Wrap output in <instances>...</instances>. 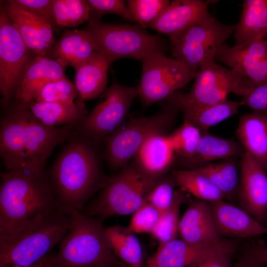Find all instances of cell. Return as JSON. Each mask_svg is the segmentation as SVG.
<instances>
[{
    "label": "cell",
    "instance_id": "cell-38",
    "mask_svg": "<svg viewBox=\"0 0 267 267\" xmlns=\"http://www.w3.org/2000/svg\"><path fill=\"white\" fill-rule=\"evenodd\" d=\"M173 176L172 178L162 177L150 188L146 196L147 203L160 212L168 209L172 205L178 190Z\"/></svg>",
    "mask_w": 267,
    "mask_h": 267
},
{
    "label": "cell",
    "instance_id": "cell-32",
    "mask_svg": "<svg viewBox=\"0 0 267 267\" xmlns=\"http://www.w3.org/2000/svg\"><path fill=\"white\" fill-rule=\"evenodd\" d=\"M172 176L179 189L197 199L212 202L225 200L221 190L204 175L195 169H179Z\"/></svg>",
    "mask_w": 267,
    "mask_h": 267
},
{
    "label": "cell",
    "instance_id": "cell-17",
    "mask_svg": "<svg viewBox=\"0 0 267 267\" xmlns=\"http://www.w3.org/2000/svg\"><path fill=\"white\" fill-rule=\"evenodd\" d=\"M211 15L207 2L201 0H175L149 26L168 36L172 43L192 26Z\"/></svg>",
    "mask_w": 267,
    "mask_h": 267
},
{
    "label": "cell",
    "instance_id": "cell-3",
    "mask_svg": "<svg viewBox=\"0 0 267 267\" xmlns=\"http://www.w3.org/2000/svg\"><path fill=\"white\" fill-rule=\"evenodd\" d=\"M89 141L75 130L46 173L58 212L70 215L74 211L81 212L105 179L97 154Z\"/></svg>",
    "mask_w": 267,
    "mask_h": 267
},
{
    "label": "cell",
    "instance_id": "cell-44",
    "mask_svg": "<svg viewBox=\"0 0 267 267\" xmlns=\"http://www.w3.org/2000/svg\"><path fill=\"white\" fill-rule=\"evenodd\" d=\"M232 267H265V266L246 250Z\"/></svg>",
    "mask_w": 267,
    "mask_h": 267
},
{
    "label": "cell",
    "instance_id": "cell-18",
    "mask_svg": "<svg viewBox=\"0 0 267 267\" xmlns=\"http://www.w3.org/2000/svg\"><path fill=\"white\" fill-rule=\"evenodd\" d=\"M211 204L215 227L221 237L246 238L267 234V227L240 207L225 200Z\"/></svg>",
    "mask_w": 267,
    "mask_h": 267
},
{
    "label": "cell",
    "instance_id": "cell-39",
    "mask_svg": "<svg viewBox=\"0 0 267 267\" xmlns=\"http://www.w3.org/2000/svg\"><path fill=\"white\" fill-rule=\"evenodd\" d=\"M161 212L146 203L133 214L128 228L136 233H150L155 226Z\"/></svg>",
    "mask_w": 267,
    "mask_h": 267
},
{
    "label": "cell",
    "instance_id": "cell-37",
    "mask_svg": "<svg viewBox=\"0 0 267 267\" xmlns=\"http://www.w3.org/2000/svg\"><path fill=\"white\" fill-rule=\"evenodd\" d=\"M77 96L75 85L66 76L47 83L35 101L44 103L72 102Z\"/></svg>",
    "mask_w": 267,
    "mask_h": 267
},
{
    "label": "cell",
    "instance_id": "cell-14",
    "mask_svg": "<svg viewBox=\"0 0 267 267\" xmlns=\"http://www.w3.org/2000/svg\"><path fill=\"white\" fill-rule=\"evenodd\" d=\"M235 240L222 238L213 241L190 243L175 239L159 245L157 251L146 262L145 267H188L212 258L236 252Z\"/></svg>",
    "mask_w": 267,
    "mask_h": 267
},
{
    "label": "cell",
    "instance_id": "cell-28",
    "mask_svg": "<svg viewBox=\"0 0 267 267\" xmlns=\"http://www.w3.org/2000/svg\"><path fill=\"white\" fill-rule=\"evenodd\" d=\"M33 114L41 122L52 127L74 125L88 114L84 102L78 99L72 102H37L27 105Z\"/></svg>",
    "mask_w": 267,
    "mask_h": 267
},
{
    "label": "cell",
    "instance_id": "cell-49",
    "mask_svg": "<svg viewBox=\"0 0 267 267\" xmlns=\"http://www.w3.org/2000/svg\"><path fill=\"white\" fill-rule=\"evenodd\" d=\"M128 267L125 266V267ZM143 267H145V266H144Z\"/></svg>",
    "mask_w": 267,
    "mask_h": 267
},
{
    "label": "cell",
    "instance_id": "cell-29",
    "mask_svg": "<svg viewBox=\"0 0 267 267\" xmlns=\"http://www.w3.org/2000/svg\"><path fill=\"white\" fill-rule=\"evenodd\" d=\"M108 244L115 256L128 267L145 266L141 244L128 227L114 225L105 228Z\"/></svg>",
    "mask_w": 267,
    "mask_h": 267
},
{
    "label": "cell",
    "instance_id": "cell-41",
    "mask_svg": "<svg viewBox=\"0 0 267 267\" xmlns=\"http://www.w3.org/2000/svg\"><path fill=\"white\" fill-rule=\"evenodd\" d=\"M54 0H10L13 5L49 21L54 24L52 16V5Z\"/></svg>",
    "mask_w": 267,
    "mask_h": 267
},
{
    "label": "cell",
    "instance_id": "cell-26",
    "mask_svg": "<svg viewBox=\"0 0 267 267\" xmlns=\"http://www.w3.org/2000/svg\"><path fill=\"white\" fill-rule=\"evenodd\" d=\"M201 137L193 155L184 160L185 164L196 168L213 161L231 158L241 157L245 151L239 143L234 140L211 135L202 131Z\"/></svg>",
    "mask_w": 267,
    "mask_h": 267
},
{
    "label": "cell",
    "instance_id": "cell-45",
    "mask_svg": "<svg viewBox=\"0 0 267 267\" xmlns=\"http://www.w3.org/2000/svg\"><path fill=\"white\" fill-rule=\"evenodd\" d=\"M246 250L261 262L265 267H267V246L258 243L250 245Z\"/></svg>",
    "mask_w": 267,
    "mask_h": 267
},
{
    "label": "cell",
    "instance_id": "cell-2",
    "mask_svg": "<svg viewBox=\"0 0 267 267\" xmlns=\"http://www.w3.org/2000/svg\"><path fill=\"white\" fill-rule=\"evenodd\" d=\"M56 211L55 195L46 173L0 174V246L15 241Z\"/></svg>",
    "mask_w": 267,
    "mask_h": 267
},
{
    "label": "cell",
    "instance_id": "cell-7",
    "mask_svg": "<svg viewBox=\"0 0 267 267\" xmlns=\"http://www.w3.org/2000/svg\"><path fill=\"white\" fill-rule=\"evenodd\" d=\"M156 181L144 177L133 165L126 166L105 178L99 194L84 214L103 220L133 214L147 203V193Z\"/></svg>",
    "mask_w": 267,
    "mask_h": 267
},
{
    "label": "cell",
    "instance_id": "cell-21",
    "mask_svg": "<svg viewBox=\"0 0 267 267\" xmlns=\"http://www.w3.org/2000/svg\"><path fill=\"white\" fill-rule=\"evenodd\" d=\"M175 153L164 134L154 135L139 148L134 157V168L149 179L163 177L173 164Z\"/></svg>",
    "mask_w": 267,
    "mask_h": 267
},
{
    "label": "cell",
    "instance_id": "cell-34",
    "mask_svg": "<svg viewBox=\"0 0 267 267\" xmlns=\"http://www.w3.org/2000/svg\"><path fill=\"white\" fill-rule=\"evenodd\" d=\"M180 189L177 190L173 203L165 211L161 212L159 219L151 233L159 243L164 244L177 239L178 235L179 211L184 200V193Z\"/></svg>",
    "mask_w": 267,
    "mask_h": 267
},
{
    "label": "cell",
    "instance_id": "cell-10",
    "mask_svg": "<svg viewBox=\"0 0 267 267\" xmlns=\"http://www.w3.org/2000/svg\"><path fill=\"white\" fill-rule=\"evenodd\" d=\"M137 96V87L123 86L114 79L101 94L100 101L74 125L76 131L95 144L100 142L124 123Z\"/></svg>",
    "mask_w": 267,
    "mask_h": 267
},
{
    "label": "cell",
    "instance_id": "cell-22",
    "mask_svg": "<svg viewBox=\"0 0 267 267\" xmlns=\"http://www.w3.org/2000/svg\"><path fill=\"white\" fill-rule=\"evenodd\" d=\"M179 239L190 243L219 240L214 222L211 202L196 199L188 206L180 218Z\"/></svg>",
    "mask_w": 267,
    "mask_h": 267
},
{
    "label": "cell",
    "instance_id": "cell-9",
    "mask_svg": "<svg viewBox=\"0 0 267 267\" xmlns=\"http://www.w3.org/2000/svg\"><path fill=\"white\" fill-rule=\"evenodd\" d=\"M70 215L57 211L11 243L0 246V265L30 266L39 262L67 232Z\"/></svg>",
    "mask_w": 267,
    "mask_h": 267
},
{
    "label": "cell",
    "instance_id": "cell-16",
    "mask_svg": "<svg viewBox=\"0 0 267 267\" xmlns=\"http://www.w3.org/2000/svg\"><path fill=\"white\" fill-rule=\"evenodd\" d=\"M237 199L239 207L265 226L267 222V173L245 152L240 163Z\"/></svg>",
    "mask_w": 267,
    "mask_h": 267
},
{
    "label": "cell",
    "instance_id": "cell-5",
    "mask_svg": "<svg viewBox=\"0 0 267 267\" xmlns=\"http://www.w3.org/2000/svg\"><path fill=\"white\" fill-rule=\"evenodd\" d=\"M85 30L96 50L105 57L110 65L120 58L142 61L151 54L164 53V39L148 33L140 26L108 23L90 16Z\"/></svg>",
    "mask_w": 267,
    "mask_h": 267
},
{
    "label": "cell",
    "instance_id": "cell-36",
    "mask_svg": "<svg viewBox=\"0 0 267 267\" xmlns=\"http://www.w3.org/2000/svg\"><path fill=\"white\" fill-rule=\"evenodd\" d=\"M170 2L168 0H129L126 3L134 21L145 29L148 28Z\"/></svg>",
    "mask_w": 267,
    "mask_h": 267
},
{
    "label": "cell",
    "instance_id": "cell-31",
    "mask_svg": "<svg viewBox=\"0 0 267 267\" xmlns=\"http://www.w3.org/2000/svg\"><path fill=\"white\" fill-rule=\"evenodd\" d=\"M241 105V101L226 99L211 105L182 108L178 111L182 113L184 121L193 124L202 131H207L211 127L237 114Z\"/></svg>",
    "mask_w": 267,
    "mask_h": 267
},
{
    "label": "cell",
    "instance_id": "cell-40",
    "mask_svg": "<svg viewBox=\"0 0 267 267\" xmlns=\"http://www.w3.org/2000/svg\"><path fill=\"white\" fill-rule=\"evenodd\" d=\"M91 11H94L99 17L104 14L112 13L122 18L134 21L125 1L123 0H88ZM98 18V16H97Z\"/></svg>",
    "mask_w": 267,
    "mask_h": 267
},
{
    "label": "cell",
    "instance_id": "cell-30",
    "mask_svg": "<svg viewBox=\"0 0 267 267\" xmlns=\"http://www.w3.org/2000/svg\"><path fill=\"white\" fill-rule=\"evenodd\" d=\"M237 158L211 163L195 169L206 176L223 193L225 200L231 203L238 198L240 171Z\"/></svg>",
    "mask_w": 267,
    "mask_h": 267
},
{
    "label": "cell",
    "instance_id": "cell-11",
    "mask_svg": "<svg viewBox=\"0 0 267 267\" xmlns=\"http://www.w3.org/2000/svg\"><path fill=\"white\" fill-rule=\"evenodd\" d=\"M235 28V25L223 24L211 15L192 26L172 43V58L196 73L204 61L214 59Z\"/></svg>",
    "mask_w": 267,
    "mask_h": 267
},
{
    "label": "cell",
    "instance_id": "cell-33",
    "mask_svg": "<svg viewBox=\"0 0 267 267\" xmlns=\"http://www.w3.org/2000/svg\"><path fill=\"white\" fill-rule=\"evenodd\" d=\"M90 12L85 0H54L52 5L54 24L63 27H76L88 21Z\"/></svg>",
    "mask_w": 267,
    "mask_h": 267
},
{
    "label": "cell",
    "instance_id": "cell-46",
    "mask_svg": "<svg viewBox=\"0 0 267 267\" xmlns=\"http://www.w3.org/2000/svg\"><path fill=\"white\" fill-rule=\"evenodd\" d=\"M42 267H55L53 259V255L47 254L43 258Z\"/></svg>",
    "mask_w": 267,
    "mask_h": 267
},
{
    "label": "cell",
    "instance_id": "cell-42",
    "mask_svg": "<svg viewBox=\"0 0 267 267\" xmlns=\"http://www.w3.org/2000/svg\"><path fill=\"white\" fill-rule=\"evenodd\" d=\"M242 105L267 116V84L256 85L242 96Z\"/></svg>",
    "mask_w": 267,
    "mask_h": 267
},
{
    "label": "cell",
    "instance_id": "cell-47",
    "mask_svg": "<svg viewBox=\"0 0 267 267\" xmlns=\"http://www.w3.org/2000/svg\"><path fill=\"white\" fill-rule=\"evenodd\" d=\"M43 258L36 263L30 266L0 265V267H42L43 264Z\"/></svg>",
    "mask_w": 267,
    "mask_h": 267
},
{
    "label": "cell",
    "instance_id": "cell-12",
    "mask_svg": "<svg viewBox=\"0 0 267 267\" xmlns=\"http://www.w3.org/2000/svg\"><path fill=\"white\" fill-rule=\"evenodd\" d=\"M142 63L141 77L137 88L138 96L145 106L168 98L196 75L184 64L163 53L151 54Z\"/></svg>",
    "mask_w": 267,
    "mask_h": 267
},
{
    "label": "cell",
    "instance_id": "cell-13",
    "mask_svg": "<svg viewBox=\"0 0 267 267\" xmlns=\"http://www.w3.org/2000/svg\"><path fill=\"white\" fill-rule=\"evenodd\" d=\"M36 56L27 46L9 18L5 8L0 9V91L1 102L8 106L23 74Z\"/></svg>",
    "mask_w": 267,
    "mask_h": 267
},
{
    "label": "cell",
    "instance_id": "cell-35",
    "mask_svg": "<svg viewBox=\"0 0 267 267\" xmlns=\"http://www.w3.org/2000/svg\"><path fill=\"white\" fill-rule=\"evenodd\" d=\"M202 134V131L197 127L184 121L181 126L167 135V137L175 154L178 155L184 160L193 155Z\"/></svg>",
    "mask_w": 267,
    "mask_h": 267
},
{
    "label": "cell",
    "instance_id": "cell-20",
    "mask_svg": "<svg viewBox=\"0 0 267 267\" xmlns=\"http://www.w3.org/2000/svg\"><path fill=\"white\" fill-rule=\"evenodd\" d=\"M66 66L47 56L36 55L26 69L17 89L14 100L27 105L36 99L47 83L66 77Z\"/></svg>",
    "mask_w": 267,
    "mask_h": 267
},
{
    "label": "cell",
    "instance_id": "cell-48",
    "mask_svg": "<svg viewBox=\"0 0 267 267\" xmlns=\"http://www.w3.org/2000/svg\"><path fill=\"white\" fill-rule=\"evenodd\" d=\"M267 42V32L263 38Z\"/></svg>",
    "mask_w": 267,
    "mask_h": 267
},
{
    "label": "cell",
    "instance_id": "cell-15",
    "mask_svg": "<svg viewBox=\"0 0 267 267\" xmlns=\"http://www.w3.org/2000/svg\"><path fill=\"white\" fill-rule=\"evenodd\" d=\"M214 60L239 72L255 85L267 84V42L263 38L232 46L225 44Z\"/></svg>",
    "mask_w": 267,
    "mask_h": 267
},
{
    "label": "cell",
    "instance_id": "cell-4",
    "mask_svg": "<svg viewBox=\"0 0 267 267\" xmlns=\"http://www.w3.org/2000/svg\"><path fill=\"white\" fill-rule=\"evenodd\" d=\"M70 216L69 228L60 242L57 254L53 255L55 267L126 266L108 244L103 219L78 211L72 212Z\"/></svg>",
    "mask_w": 267,
    "mask_h": 267
},
{
    "label": "cell",
    "instance_id": "cell-23",
    "mask_svg": "<svg viewBox=\"0 0 267 267\" xmlns=\"http://www.w3.org/2000/svg\"><path fill=\"white\" fill-rule=\"evenodd\" d=\"M236 134L245 152L267 173V116L254 111L243 115Z\"/></svg>",
    "mask_w": 267,
    "mask_h": 267
},
{
    "label": "cell",
    "instance_id": "cell-43",
    "mask_svg": "<svg viewBox=\"0 0 267 267\" xmlns=\"http://www.w3.org/2000/svg\"><path fill=\"white\" fill-rule=\"evenodd\" d=\"M231 257L228 255L220 256L188 267H232Z\"/></svg>",
    "mask_w": 267,
    "mask_h": 267
},
{
    "label": "cell",
    "instance_id": "cell-27",
    "mask_svg": "<svg viewBox=\"0 0 267 267\" xmlns=\"http://www.w3.org/2000/svg\"><path fill=\"white\" fill-rule=\"evenodd\" d=\"M267 32V0H244L234 31L235 45L263 38Z\"/></svg>",
    "mask_w": 267,
    "mask_h": 267
},
{
    "label": "cell",
    "instance_id": "cell-8",
    "mask_svg": "<svg viewBox=\"0 0 267 267\" xmlns=\"http://www.w3.org/2000/svg\"><path fill=\"white\" fill-rule=\"evenodd\" d=\"M178 110L167 101L159 112L148 117H132L110 134L105 141V156L113 169L125 167L151 136L164 134Z\"/></svg>",
    "mask_w": 267,
    "mask_h": 267
},
{
    "label": "cell",
    "instance_id": "cell-24",
    "mask_svg": "<svg viewBox=\"0 0 267 267\" xmlns=\"http://www.w3.org/2000/svg\"><path fill=\"white\" fill-rule=\"evenodd\" d=\"M95 50L85 29L67 30L55 41L47 57L77 70Z\"/></svg>",
    "mask_w": 267,
    "mask_h": 267
},
{
    "label": "cell",
    "instance_id": "cell-25",
    "mask_svg": "<svg viewBox=\"0 0 267 267\" xmlns=\"http://www.w3.org/2000/svg\"><path fill=\"white\" fill-rule=\"evenodd\" d=\"M110 65L105 57L95 50L76 70L75 86L79 100L84 102L104 92L107 89V71Z\"/></svg>",
    "mask_w": 267,
    "mask_h": 267
},
{
    "label": "cell",
    "instance_id": "cell-1",
    "mask_svg": "<svg viewBox=\"0 0 267 267\" xmlns=\"http://www.w3.org/2000/svg\"><path fill=\"white\" fill-rule=\"evenodd\" d=\"M75 132L74 125H45L27 105L15 103L0 120V156L6 171L44 173L45 163L54 149Z\"/></svg>",
    "mask_w": 267,
    "mask_h": 267
},
{
    "label": "cell",
    "instance_id": "cell-19",
    "mask_svg": "<svg viewBox=\"0 0 267 267\" xmlns=\"http://www.w3.org/2000/svg\"><path fill=\"white\" fill-rule=\"evenodd\" d=\"M6 2V13L27 46L36 55L47 56L55 42L51 24Z\"/></svg>",
    "mask_w": 267,
    "mask_h": 267
},
{
    "label": "cell",
    "instance_id": "cell-6",
    "mask_svg": "<svg viewBox=\"0 0 267 267\" xmlns=\"http://www.w3.org/2000/svg\"><path fill=\"white\" fill-rule=\"evenodd\" d=\"M254 86L239 72L208 59L201 64L188 93L177 91L167 100L178 111L182 108L200 107L221 102L231 92L242 96Z\"/></svg>",
    "mask_w": 267,
    "mask_h": 267
}]
</instances>
